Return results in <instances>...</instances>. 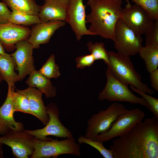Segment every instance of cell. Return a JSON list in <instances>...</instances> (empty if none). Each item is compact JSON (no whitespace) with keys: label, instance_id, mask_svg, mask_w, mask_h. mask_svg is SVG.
<instances>
[{"label":"cell","instance_id":"obj_33","mask_svg":"<svg viewBox=\"0 0 158 158\" xmlns=\"http://www.w3.org/2000/svg\"><path fill=\"white\" fill-rule=\"evenodd\" d=\"M152 87L155 90L158 92V69H157L150 73Z\"/></svg>","mask_w":158,"mask_h":158},{"label":"cell","instance_id":"obj_1","mask_svg":"<svg viewBox=\"0 0 158 158\" xmlns=\"http://www.w3.org/2000/svg\"><path fill=\"white\" fill-rule=\"evenodd\" d=\"M109 147L114 158H158V118L154 116L136 123Z\"/></svg>","mask_w":158,"mask_h":158},{"label":"cell","instance_id":"obj_9","mask_svg":"<svg viewBox=\"0 0 158 158\" xmlns=\"http://www.w3.org/2000/svg\"><path fill=\"white\" fill-rule=\"evenodd\" d=\"M145 116V113L138 108L128 110L112 124L107 132L98 135L96 140L103 143L122 135L136 123L142 121Z\"/></svg>","mask_w":158,"mask_h":158},{"label":"cell","instance_id":"obj_15","mask_svg":"<svg viewBox=\"0 0 158 158\" xmlns=\"http://www.w3.org/2000/svg\"><path fill=\"white\" fill-rule=\"evenodd\" d=\"M30 31L28 27L10 22L0 24V40L5 50L11 51L16 48V43L20 40L27 39Z\"/></svg>","mask_w":158,"mask_h":158},{"label":"cell","instance_id":"obj_27","mask_svg":"<svg viewBox=\"0 0 158 158\" xmlns=\"http://www.w3.org/2000/svg\"><path fill=\"white\" fill-rule=\"evenodd\" d=\"M78 142L80 144L85 143L95 148L104 158H114L111 150L107 149L103 145L102 142L92 140L83 135L78 138Z\"/></svg>","mask_w":158,"mask_h":158},{"label":"cell","instance_id":"obj_22","mask_svg":"<svg viewBox=\"0 0 158 158\" xmlns=\"http://www.w3.org/2000/svg\"><path fill=\"white\" fill-rule=\"evenodd\" d=\"M138 53L144 61L146 69L150 73L157 69L158 47L142 46Z\"/></svg>","mask_w":158,"mask_h":158},{"label":"cell","instance_id":"obj_2","mask_svg":"<svg viewBox=\"0 0 158 158\" xmlns=\"http://www.w3.org/2000/svg\"><path fill=\"white\" fill-rule=\"evenodd\" d=\"M122 0H91L87 3L91 8L86 15L88 30L95 35L115 40V30L117 20L123 18Z\"/></svg>","mask_w":158,"mask_h":158},{"label":"cell","instance_id":"obj_21","mask_svg":"<svg viewBox=\"0 0 158 158\" xmlns=\"http://www.w3.org/2000/svg\"><path fill=\"white\" fill-rule=\"evenodd\" d=\"M12 11H15L35 15H38L40 6L35 0H2Z\"/></svg>","mask_w":158,"mask_h":158},{"label":"cell","instance_id":"obj_34","mask_svg":"<svg viewBox=\"0 0 158 158\" xmlns=\"http://www.w3.org/2000/svg\"><path fill=\"white\" fill-rule=\"evenodd\" d=\"M5 53L2 43L0 40V56Z\"/></svg>","mask_w":158,"mask_h":158},{"label":"cell","instance_id":"obj_10","mask_svg":"<svg viewBox=\"0 0 158 158\" xmlns=\"http://www.w3.org/2000/svg\"><path fill=\"white\" fill-rule=\"evenodd\" d=\"M33 138L24 130H11L0 137V143L10 147L16 157L28 158L35 150Z\"/></svg>","mask_w":158,"mask_h":158},{"label":"cell","instance_id":"obj_16","mask_svg":"<svg viewBox=\"0 0 158 158\" xmlns=\"http://www.w3.org/2000/svg\"><path fill=\"white\" fill-rule=\"evenodd\" d=\"M69 0H44L38 16L41 22L52 20L65 21Z\"/></svg>","mask_w":158,"mask_h":158},{"label":"cell","instance_id":"obj_11","mask_svg":"<svg viewBox=\"0 0 158 158\" xmlns=\"http://www.w3.org/2000/svg\"><path fill=\"white\" fill-rule=\"evenodd\" d=\"M121 20L136 34H145L151 27L154 20L149 13L139 6L135 4H126L122 8Z\"/></svg>","mask_w":158,"mask_h":158},{"label":"cell","instance_id":"obj_28","mask_svg":"<svg viewBox=\"0 0 158 158\" xmlns=\"http://www.w3.org/2000/svg\"><path fill=\"white\" fill-rule=\"evenodd\" d=\"M145 10L154 20H158V0H131Z\"/></svg>","mask_w":158,"mask_h":158},{"label":"cell","instance_id":"obj_32","mask_svg":"<svg viewBox=\"0 0 158 158\" xmlns=\"http://www.w3.org/2000/svg\"><path fill=\"white\" fill-rule=\"evenodd\" d=\"M11 13L8 7L3 2H0V24L9 22Z\"/></svg>","mask_w":158,"mask_h":158},{"label":"cell","instance_id":"obj_6","mask_svg":"<svg viewBox=\"0 0 158 158\" xmlns=\"http://www.w3.org/2000/svg\"><path fill=\"white\" fill-rule=\"evenodd\" d=\"M128 110L123 104L114 103L104 110L93 114L87 121L84 136L96 140L97 136L107 132L112 124Z\"/></svg>","mask_w":158,"mask_h":158},{"label":"cell","instance_id":"obj_20","mask_svg":"<svg viewBox=\"0 0 158 158\" xmlns=\"http://www.w3.org/2000/svg\"><path fill=\"white\" fill-rule=\"evenodd\" d=\"M25 82L29 86L37 88L47 98H53L56 95L57 89L53 86L50 79L36 70L29 74Z\"/></svg>","mask_w":158,"mask_h":158},{"label":"cell","instance_id":"obj_18","mask_svg":"<svg viewBox=\"0 0 158 158\" xmlns=\"http://www.w3.org/2000/svg\"><path fill=\"white\" fill-rule=\"evenodd\" d=\"M14 111L12 105L10 91L8 90L6 99L0 107V134L3 135L10 130L22 131L23 125L16 121L13 118Z\"/></svg>","mask_w":158,"mask_h":158},{"label":"cell","instance_id":"obj_5","mask_svg":"<svg viewBox=\"0 0 158 158\" xmlns=\"http://www.w3.org/2000/svg\"><path fill=\"white\" fill-rule=\"evenodd\" d=\"M106 74L107 83L104 88L99 94L98 98L100 100L106 99L111 102H127L139 104L145 106L150 111V107L147 102L142 97H139L134 95L129 89L128 85L115 77L108 67Z\"/></svg>","mask_w":158,"mask_h":158},{"label":"cell","instance_id":"obj_37","mask_svg":"<svg viewBox=\"0 0 158 158\" xmlns=\"http://www.w3.org/2000/svg\"><path fill=\"white\" fill-rule=\"evenodd\" d=\"M3 79L1 75V74L0 73V84H1V82L3 81ZM0 94H1V91H0Z\"/></svg>","mask_w":158,"mask_h":158},{"label":"cell","instance_id":"obj_35","mask_svg":"<svg viewBox=\"0 0 158 158\" xmlns=\"http://www.w3.org/2000/svg\"><path fill=\"white\" fill-rule=\"evenodd\" d=\"M3 145V144L0 143V158H4L3 151L2 149Z\"/></svg>","mask_w":158,"mask_h":158},{"label":"cell","instance_id":"obj_23","mask_svg":"<svg viewBox=\"0 0 158 158\" xmlns=\"http://www.w3.org/2000/svg\"><path fill=\"white\" fill-rule=\"evenodd\" d=\"M9 21L17 25L27 26H33L41 22L38 15L15 11H11Z\"/></svg>","mask_w":158,"mask_h":158},{"label":"cell","instance_id":"obj_36","mask_svg":"<svg viewBox=\"0 0 158 158\" xmlns=\"http://www.w3.org/2000/svg\"><path fill=\"white\" fill-rule=\"evenodd\" d=\"M91 0H88V1H87V3H88ZM125 1H126L127 2V4L128 5H131L129 1V0H125Z\"/></svg>","mask_w":158,"mask_h":158},{"label":"cell","instance_id":"obj_8","mask_svg":"<svg viewBox=\"0 0 158 158\" xmlns=\"http://www.w3.org/2000/svg\"><path fill=\"white\" fill-rule=\"evenodd\" d=\"M114 47L118 52L130 56L138 53L142 47L141 36L136 34L121 20L116 24Z\"/></svg>","mask_w":158,"mask_h":158},{"label":"cell","instance_id":"obj_14","mask_svg":"<svg viewBox=\"0 0 158 158\" xmlns=\"http://www.w3.org/2000/svg\"><path fill=\"white\" fill-rule=\"evenodd\" d=\"M65 24V21L58 20L36 24L30 29L27 40L34 49L39 48L40 44L48 43L55 32Z\"/></svg>","mask_w":158,"mask_h":158},{"label":"cell","instance_id":"obj_29","mask_svg":"<svg viewBox=\"0 0 158 158\" xmlns=\"http://www.w3.org/2000/svg\"><path fill=\"white\" fill-rule=\"evenodd\" d=\"M145 35V46L158 47V20H154Z\"/></svg>","mask_w":158,"mask_h":158},{"label":"cell","instance_id":"obj_12","mask_svg":"<svg viewBox=\"0 0 158 158\" xmlns=\"http://www.w3.org/2000/svg\"><path fill=\"white\" fill-rule=\"evenodd\" d=\"M86 6L83 0H69L65 21L70 25L78 41L83 35H95L86 26Z\"/></svg>","mask_w":158,"mask_h":158},{"label":"cell","instance_id":"obj_26","mask_svg":"<svg viewBox=\"0 0 158 158\" xmlns=\"http://www.w3.org/2000/svg\"><path fill=\"white\" fill-rule=\"evenodd\" d=\"M87 45L88 51L93 56L95 61L102 59L106 64L109 63L108 52L105 49L104 43L96 42L93 43L89 41Z\"/></svg>","mask_w":158,"mask_h":158},{"label":"cell","instance_id":"obj_24","mask_svg":"<svg viewBox=\"0 0 158 158\" xmlns=\"http://www.w3.org/2000/svg\"><path fill=\"white\" fill-rule=\"evenodd\" d=\"M15 88L12 87L8 89L10 92L11 104L14 111H20L34 116V114L30 109L27 98L24 95L15 92Z\"/></svg>","mask_w":158,"mask_h":158},{"label":"cell","instance_id":"obj_25","mask_svg":"<svg viewBox=\"0 0 158 158\" xmlns=\"http://www.w3.org/2000/svg\"><path fill=\"white\" fill-rule=\"evenodd\" d=\"M38 71L47 78H56L61 75L59 68L55 62V57L52 54Z\"/></svg>","mask_w":158,"mask_h":158},{"label":"cell","instance_id":"obj_4","mask_svg":"<svg viewBox=\"0 0 158 158\" xmlns=\"http://www.w3.org/2000/svg\"><path fill=\"white\" fill-rule=\"evenodd\" d=\"M33 142L35 150L31 158H55L64 154L81 155L80 146L73 137L61 140H42L33 137Z\"/></svg>","mask_w":158,"mask_h":158},{"label":"cell","instance_id":"obj_13","mask_svg":"<svg viewBox=\"0 0 158 158\" xmlns=\"http://www.w3.org/2000/svg\"><path fill=\"white\" fill-rule=\"evenodd\" d=\"M15 45L16 50L11 55L15 62L16 69L20 81L36 70L32 56L34 49L27 39L20 40Z\"/></svg>","mask_w":158,"mask_h":158},{"label":"cell","instance_id":"obj_30","mask_svg":"<svg viewBox=\"0 0 158 158\" xmlns=\"http://www.w3.org/2000/svg\"><path fill=\"white\" fill-rule=\"evenodd\" d=\"M130 87L133 91L140 95L147 102L150 107V111L154 116L158 118V99L140 91L133 86L130 85Z\"/></svg>","mask_w":158,"mask_h":158},{"label":"cell","instance_id":"obj_7","mask_svg":"<svg viewBox=\"0 0 158 158\" xmlns=\"http://www.w3.org/2000/svg\"><path fill=\"white\" fill-rule=\"evenodd\" d=\"M46 107L49 120L45 126L42 128L34 130L24 129V130L32 136L42 140H51L47 137L48 136L64 138L73 137L72 132L60 121L59 118L60 111L56 105L51 103Z\"/></svg>","mask_w":158,"mask_h":158},{"label":"cell","instance_id":"obj_17","mask_svg":"<svg viewBox=\"0 0 158 158\" xmlns=\"http://www.w3.org/2000/svg\"><path fill=\"white\" fill-rule=\"evenodd\" d=\"M16 90L26 97L28 100L30 109L34 116L45 126L49 121V117L42 99L43 93L38 89L30 86L24 90L17 89Z\"/></svg>","mask_w":158,"mask_h":158},{"label":"cell","instance_id":"obj_3","mask_svg":"<svg viewBox=\"0 0 158 158\" xmlns=\"http://www.w3.org/2000/svg\"><path fill=\"white\" fill-rule=\"evenodd\" d=\"M108 54L109 63L107 64L115 77L143 92L151 95L154 94L153 90L142 82V77L135 69L129 56L111 51Z\"/></svg>","mask_w":158,"mask_h":158},{"label":"cell","instance_id":"obj_31","mask_svg":"<svg viewBox=\"0 0 158 158\" xmlns=\"http://www.w3.org/2000/svg\"><path fill=\"white\" fill-rule=\"evenodd\" d=\"M75 60L77 68L80 69L86 67L91 66L95 61L93 56L91 54L79 56L76 58Z\"/></svg>","mask_w":158,"mask_h":158},{"label":"cell","instance_id":"obj_19","mask_svg":"<svg viewBox=\"0 0 158 158\" xmlns=\"http://www.w3.org/2000/svg\"><path fill=\"white\" fill-rule=\"evenodd\" d=\"M16 68L15 62L11 54L5 53L0 56V73L7 83L8 89L15 88L16 83L20 80L18 74L15 71Z\"/></svg>","mask_w":158,"mask_h":158}]
</instances>
